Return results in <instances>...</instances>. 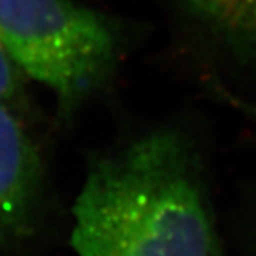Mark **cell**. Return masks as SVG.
I'll list each match as a JSON object with an SVG mask.
<instances>
[{
  "label": "cell",
  "instance_id": "5b68a950",
  "mask_svg": "<svg viewBox=\"0 0 256 256\" xmlns=\"http://www.w3.org/2000/svg\"><path fill=\"white\" fill-rule=\"evenodd\" d=\"M22 72L12 64L0 44V104H12L20 91Z\"/></svg>",
  "mask_w": 256,
  "mask_h": 256
},
{
  "label": "cell",
  "instance_id": "8992f818",
  "mask_svg": "<svg viewBox=\"0 0 256 256\" xmlns=\"http://www.w3.org/2000/svg\"><path fill=\"white\" fill-rule=\"evenodd\" d=\"M230 100L234 102V105H236L238 108L242 110L244 113L250 114V118H253V119L256 120V105H252V104L244 102V100H238V99H234V98H230Z\"/></svg>",
  "mask_w": 256,
  "mask_h": 256
},
{
  "label": "cell",
  "instance_id": "277c9868",
  "mask_svg": "<svg viewBox=\"0 0 256 256\" xmlns=\"http://www.w3.org/2000/svg\"><path fill=\"white\" fill-rule=\"evenodd\" d=\"M187 20L224 56L256 68V0H176Z\"/></svg>",
  "mask_w": 256,
  "mask_h": 256
},
{
  "label": "cell",
  "instance_id": "6da1fadb",
  "mask_svg": "<svg viewBox=\"0 0 256 256\" xmlns=\"http://www.w3.org/2000/svg\"><path fill=\"white\" fill-rule=\"evenodd\" d=\"M78 256H224L199 152L159 126L90 164L72 208Z\"/></svg>",
  "mask_w": 256,
  "mask_h": 256
},
{
  "label": "cell",
  "instance_id": "7a4b0ae2",
  "mask_svg": "<svg viewBox=\"0 0 256 256\" xmlns=\"http://www.w3.org/2000/svg\"><path fill=\"white\" fill-rule=\"evenodd\" d=\"M126 40L124 22L74 0H0V44L54 94L62 119L112 78Z\"/></svg>",
  "mask_w": 256,
  "mask_h": 256
},
{
  "label": "cell",
  "instance_id": "3957f363",
  "mask_svg": "<svg viewBox=\"0 0 256 256\" xmlns=\"http://www.w3.org/2000/svg\"><path fill=\"white\" fill-rule=\"evenodd\" d=\"M44 190L42 156L12 105L0 104V246L26 236Z\"/></svg>",
  "mask_w": 256,
  "mask_h": 256
}]
</instances>
